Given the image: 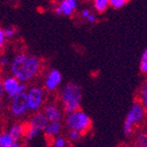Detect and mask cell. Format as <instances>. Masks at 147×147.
Listing matches in <instances>:
<instances>
[{
    "label": "cell",
    "instance_id": "cell-30",
    "mask_svg": "<svg viewBox=\"0 0 147 147\" xmlns=\"http://www.w3.org/2000/svg\"><path fill=\"white\" fill-rule=\"evenodd\" d=\"M125 1H130V0H125Z\"/></svg>",
    "mask_w": 147,
    "mask_h": 147
},
{
    "label": "cell",
    "instance_id": "cell-29",
    "mask_svg": "<svg viewBox=\"0 0 147 147\" xmlns=\"http://www.w3.org/2000/svg\"><path fill=\"white\" fill-rule=\"evenodd\" d=\"M0 107H1V100H0Z\"/></svg>",
    "mask_w": 147,
    "mask_h": 147
},
{
    "label": "cell",
    "instance_id": "cell-14",
    "mask_svg": "<svg viewBox=\"0 0 147 147\" xmlns=\"http://www.w3.org/2000/svg\"><path fill=\"white\" fill-rule=\"evenodd\" d=\"M15 143V140L7 133V131H2L0 133V147H10Z\"/></svg>",
    "mask_w": 147,
    "mask_h": 147
},
{
    "label": "cell",
    "instance_id": "cell-32",
    "mask_svg": "<svg viewBox=\"0 0 147 147\" xmlns=\"http://www.w3.org/2000/svg\"><path fill=\"white\" fill-rule=\"evenodd\" d=\"M134 147H136V146H134Z\"/></svg>",
    "mask_w": 147,
    "mask_h": 147
},
{
    "label": "cell",
    "instance_id": "cell-1",
    "mask_svg": "<svg viewBox=\"0 0 147 147\" xmlns=\"http://www.w3.org/2000/svg\"><path fill=\"white\" fill-rule=\"evenodd\" d=\"M9 71L20 82L27 84L41 71V61L34 55L21 53L13 57L9 63Z\"/></svg>",
    "mask_w": 147,
    "mask_h": 147
},
{
    "label": "cell",
    "instance_id": "cell-20",
    "mask_svg": "<svg viewBox=\"0 0 147 147\" xmlns=\"http://www.w3.org/2000/svg\"><path fill=\"white\" fill-rule=\"evenodd\" d=\"M125 3H127L125 0H109V5L115 9H119V8L123 7Z\"/></svg>",
    "mask_w": 147,
    "mask_h": 147
},
{
    "label": "cell",
    "instance_id": "cell-5",
    "mask_svg": "<svg viewBox=\"0 0 147 147\" xmlns=\"http://www.w3.org/2000/svg\"><path fill=\"white\" fill-rule=\"evenodd\" d=\"M47 123H49V120L42 111L35 112L31 116L27 125H25L26 131H25L24 139L26 141H31V140L35 139L37 136L43 133Z\"/></svg>",
    "mask_w": 147,
    "mask_h": 147
},
{
    "label": "cell",
    "instance_id": "cell-24",
    "mask_svg": "<svg viewBox=\"0 0 147 147\" xmlns=\"http://www.w3.org/2000/svg\"><path fill=\"white\" fill-rule=\"evenodd\" d=\"M92 12H91V10H88V9H82L81 10V12H80V15H81V17L84 18V19H88V17L90 15H91Z\"/></svg>",
    "mask_w": 147,
    "mask_h": 147
},
{
    "label": "cell",
    "instance_id": "cell-23",
    "mask_svg": "<svg viewBox=\"0 0 147 147\" xmlns=\"http://www.w3.org/2000/svg\"><path fill=\"white\" fill-rule=\"evenodd\" d=\"M9 59H8L6 56H2L1 55V57H0V66L1 67H6V66H9Z\"/></svg>",
    "mask_w": 147,
    "mask_h": 147
},
{
    "label": "cell",
    "instance_id": "cell-33",
    "mask_svg": "<svg viewBox=\"0 0 147 147\" xmlns=\"http://www.w3.org/2000/svg\"><path fill=\"white\" fill-rule=\"evenodd\" d=\"M93 1H94V0H93Z\"/></svg>",
    "mask_w": 147,
    "mask_h": 147
},
{
    "label": "cell",
    "instance_id": "cell-16",
    "mask_svg": "<svg viewBox=\"0 0 147 147\" xmlns=\"http://www.w3.org/2000/svg\"><path fill=\"white\" fill-rule=\"evenodd\" d=\"M134 140L136 147H147V135L145 132H138Z\"/></svg>",
    "mask_w": 147,
    "mask_h": 147
},
{
    "label": "cell",
    "instance_id": "cell-7",
    "mask_svg": "<svg viewBox=\"0 0 147 147\" xmlns=\"http://www.w3.org/2000/svg\"><path fill=\"white\" fill-rule=\"evenodd\" d=\"M1 84H2L3 94L7 96V98L12 99L13 97L21 94L26 93L27 91V84L20 82L16 77L12 75H7L1 79Z\"/></svg>",
    "mask_w": 147,
    "mask_h": 147
},
{
    "label": "cell",
    "instance_id": "cell-31",
    "mask_svg": "<svg viewBox=\"0 0 147 147\" xmlns=\"http://www.w3.org/2000/svg\"><path fill=\"white\" fill-rule=\"evenodd\" d=\"M0 57H1V54H0Z\"/></svg>",
    "mask_w": 147,
    "mask_h": 147
},
{
    "label": "cell",
    "instance_id": "cell-28",
    "mask_svg": "<svg viewBox=\"0 0 147 147\" xmlns=\"http://www.w3.org/2000/svg\"><path fill=\"white\" fill-rule=\"evenodd\" d=\"M3 131V123H2V121L0 120V133L2 132Z\"/></svg>",
    "mask_w": 147,
    "mask_h": 147
},
{
    "label": "cell",
    "instance_id": "cell-3",
    "mask_svg": "<svg viewBox=\"0 0 147 147\" xmlns=\"http://www.w3.org/2000/svg\"><path fill=\"white\" fill-rule=\"evenodd\" d=\"M65 125L69 131H76L81 136H84L91 131L93 123L88 113L78 109L73 112L67 113L65 117Z\"/></svg>",
    "mask_w": 147,
    "mask_h": 147
},
{
    "label": "cell",
    "instance_id": "cell-27",
    "mask_svg": "<svg viewBox=\"0 0 147 147\" xmlns=\"http://www.w3.org/2000/svg\"><path fill=\"white\" fill-rule=\"evenodd\" d=\"M10 147H22V145H21L20 142H15Z\"/></svg>",
    "mask_w": 147,
    "mask_h": 147
},
{
    "label": "cell",
    "instance_id": "cell-12",
    "mask_svg": "<svg viewBox=\"0 0 147 147\" xmlns=\"http://www.w3.org/2000/svg\"><path fill=\"white\" fill-rule=\"evenodd\" d=\"M25 131H26L25 123H12V125H10V127H8L7 133L11 136L12 139L15 140V142H20L21 140L24 139Z\"/></svg>",
    "mask_w": 147,
    "mask_h": 147
},
{
    "label": "cell",
    "instance_id": "cell-15",
    "mask_svg": "<svg viewBox=\"0 0 147 147\" xmlns=\"http://www.w3.org/2000/svg\"><path fill=\"white\" fill-rule=\"evenodd\" d=\"M109 6V0H94V7L99 13L106 11Z\"/></svg>",
    "mask_w": 147,
    "mask_h": 147
},
{
    "label": "cell",
    "instance_id": "cell-11",
    "mask_svg": "<svg viewBox=\"0 0 147 147\" xmlns=\"http://www.w3.org/2000/svg\"><path fill=\"white\" fill-rule=\"evenodd\" d=\"M62 130H63V123L62 121H49L44 129L43 133L44 136L47 139L53 140L55 137L61 135Z\"/></svg>",
    "mask_w": 147,
    "mask_h": 147
},
{
    "label": "cell",
    "instance_id": "cell-19",
    "mask_svg": "<svg viewBox=\"0 0 147 147\" xmlns=\"http://www.w3.org/2000/svg\"><path fill=\"white\" fill-rule=\"evenodd\" d=\"M81 137L82 136L76 131H69L68 134H67V140L70 142H78Z\"/></svg>",
    "mask_w": 147,
    "mask_h": 147
},
{
    "label": "cell",
    "instance_id": "cell-13",
    "mask_svg": "<svg viewBox=\"0 0 147 147\" xmlns=\"http://www.w3.org/2000/svg\"><path fill=\"white\" fill-rule=\"evenodd\" d=\"M58 6L62 15L71 17L77 8V0H62Z\"/></svg>",
    "mask_w": 147,
    "mask_h": 147
},
{
    "label": "cell",
    "instance_id": "cell-2",
    "mask_svg": "<svg viewBox=\"0 0 147 147\" xmlns=\"http://www.w3.org/2000/svg\"><path fill=\"white\" fill-rule=\"evenodd\" d=\"M60 102L63 107V111L66 113L73 112L80 109L82 101L81 88L75 82H67L61 88L59 92Z\"/></svg>",
    "mask_w": 147,
    "mask_h": 147
},
{
    "label": "cell",
    "instance_id": "cell-9",
    "mask_svg": "<svg viewBox=\"0 0 147 147\" xmlns=\"http://www.w3.org/2000/svg\"><path fill=\"white\" fill-rule=\"evenodd\" d=\"M62 81H63V76L61 72L58 69H51L47 71L44 77V90L49 93H54L61 86Z\"/></svg>",
    "mask_w": 147,
    "mask_h": 147
},
{
    "label": "cell",
    "instance_id": "cell-4",
    "mask_svg": "<svg viewBox=\"0 0 147 147\" xmlns=\"http://www.w3.org/2000/svg\"><path fill=\"white\" fill-rule=\"evenodd\" d=\"M145 116H146V108L139 101L135 102L131 106L123 123V134L125 137L133 136L135 132V127L144 123Z\"/></svg>",
    "mask_w": 147,
    "mask_h": 147
},
{
    "label": "cell",
    "instance_id": "cell-25",
    "mask_svg": "<svg viewBox=\"0 0 147 147\" xmlns=\"http://www.w3.org/2000/svg\"><path fill=\"white\" fill-rule=\"evenodd\" d=\"M86 21H88V23H95L96 21H97V17H96V16L94 15V13H91V15H90L88 17Z\"/></svg>",
    "mask_w": 147,
    "mask_h": 147
},
{
    "label": "cell",
    "instance_id": "cell-8",
    "mask_svg": "<svg viewBox=\"0 0 147 147\" xmlns=\"http://www.w3.org/2000/svg\"><path fill=\"white\" fill-rule=\"evenodd\" d=\"M9 112L10 115L17 119L25 117L29 113L27 102H26V93L18 95L10 99Z\"/></svg>",
    "mask_w": 147,
    "mask_h": 147
},
{
    "label": "cell",
    "instance_id": "cell-10",
    "mask_svg": "<svg viewBox=\"0 0 147 147\" xmlns=\"http://www.w3.org/2000/svg\"><path fill=\"white\" fill-rule=\"evenodd\" d=\"M42 112L47 116L49 121H61L63 118V109L54 103L47 104Z\"/></svg>",
    "mask_w": 147,
    "mask_h": 147
},
{
    "label": "cell",
    "instance_id": "cell-21",
    "mask_svg": "<svg viewBox=\"0 0 147 147\" xmlns=\"http://www.w3.org/2000/svg\"><path fill=\"white\" fill-rule=\"evenodd\" d=\"M3 32H4V35L6 39H11L16 35V30L11 27H7V28H5V29H3Z\"/></svg>",
    "mask_w": 147,
    "mask_h": 147
},
{
    "label": "cell",
    "instance_id": "cell-6",
    "mask_svg": "<svg viewBox=\"0 0 147 147\" xmlns=\"http://www.w3.org/2000/svg\"><path fill=\"white\" fill-rule=\"evenodd\" d=\"M45 92L39 86H32L26 91V102L29 112H38L43 107Z\"/></svg>",
    "mask_w": 147,
    "mask_h": 147
},
{
    "label": "cell",
    "instance_id": "cell-17",
    "mask_svg": "<svg viewBox=\"0 0 147 147\" xmlns=\"http://www.w3.org/2000/svg\"><path fill=\"white\" fill-rule=\"evenodd\" d=\"M68 144L69 141L67 140V138L62 135L57 136L52 140L53 147H68Z\"/></svg>",
    "mask_w": 147,
    "mask_h": 147
},
{
    "label": "cell",
    "instance_id": "cell-26",
    "mask_svg": "<svg viewBox=\"0 0 147 147\" xmlns=\"http://www.w3.org/2000/svg\"><path fill=\"white\" fill-rule=\"evenodd\" d=\"M3 91H2V84H1V77H0V98H2Z\"/></svg>",
    "mask_w": 147,
    "mask_h": 147
},
{
    "label": "cell",
    "instance_id": "cell-18",
    "mask_svg": "<svg viewBox=\"0 0 147 147\" xmlns=\"http://www.w3.org/2000/svg\"><path fill=\"white\" fill-rule=\"evenodd\" d=\"M139 102L144 106L145 108L147 107V84L146 82L143 84V86L140 88V96H139Z\"/></svg>",
    "mask_w": 147,
    "mask_h": 147
},
{
    "label": "cell",
    "instance_id": "cell-22",
    "mask_svg": "<svg viewBox=\"0 0 147 147\" xmlns=\"http://www.w3.org/2000/svg\"><path fill=\"white\" fill-rule=\"evenodd\" d=\"M6 38H5L4 32H3V29L0 28V51H2L4 49L5 44H6Z\"/></svg>",
    "mask_w": 147,
    "mask_h": 147
}]
</instances>
